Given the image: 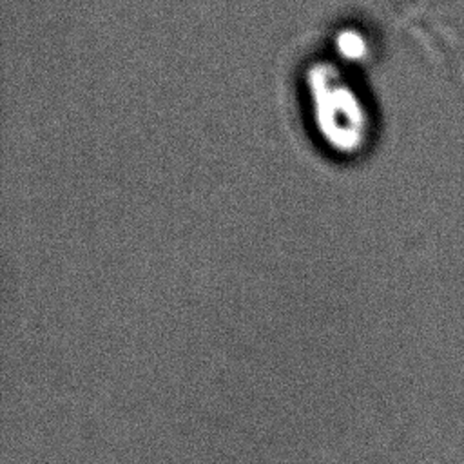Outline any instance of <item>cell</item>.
Segmentation results:
<instances>
[]
</instances>
